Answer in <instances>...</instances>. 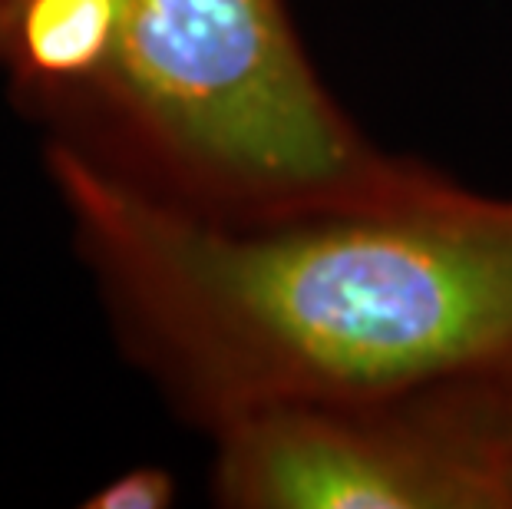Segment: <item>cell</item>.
<instances>
[{"label": "cell", "mask_w": 512, "mask_h": 509, "mask_svg": "<svg viewBox=\"0 0 512 509\" xmlns=\"http://www.w3.org/2000/svg\"><path fill=\"white\" fill-rule=\"evenodd\" d=\"M50 172L139 361L212 430L512 374V199L446 179L403 205L235 225L63 143Z\"/></svg>", "instance_id": "obj_1"}, {"label": "cell", "mask_w": 512, "mask_h": 509, "mask_svg": "<svg viewBox=\"0 0 512 509\" xmlns=\"http://www.w3.org/2000/svg\"><path fill=\"white\" fill-rule=\"evenodd\" d=\"M0 57L63 146L205 219L380 209L446 182L370 143L285 0H10Z\"/></svg>", "instance_id": "obj_2"}, {"label": "cell", "mask_w": 512, "mask_h": 509, "mask_svg": "<svg viewBox=\"0 0 512 509\" xmlns=\"http://www.w3.org/2000/svg\"><path fill=\"white\" fill-rule=\"evenodd\" d=\"M212 433L228 509H512V374L261 410Z\"/></svg>", "instance_id": "obj_3"}, {"label": "cell", "mask_w": 512, "mask_h": 509, "mask_svg": "<svg viewBox=\"0 0 512 509\" xmlns=\"http://www.w3.org/2000/svg\"><path fill=\"white\" fill-rule=\"evenodd\" d=\"M176 503V476L166 467H133L83 500L86 509H169Z\"/></svg>", "instance_id": "obj_4"}, {"label": "cell", "mask_w": 512, "mask_h": 509, "mask_svg": "<svg viewBox=\"0 0 512 509\" xmlns=\"http://www.w3.org/2000/svg\"><path fill=\"white\" fill-rule=\"evenodd\" d=\"M7 20H10V0H0V47H4L7 37Z\"/></svg>", "instance_id": "obj_5"}]
</instances>
